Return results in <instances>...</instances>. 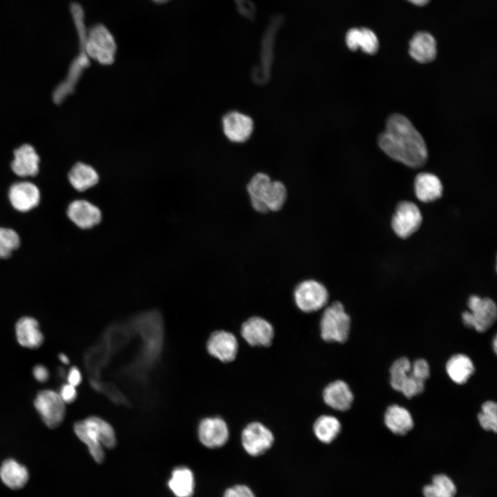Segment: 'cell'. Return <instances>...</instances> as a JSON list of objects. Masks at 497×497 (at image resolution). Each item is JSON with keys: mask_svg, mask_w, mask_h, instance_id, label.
I'll return each instance as SVG.
<instances>
[{"mask_svg": "<svg viewBox=\"0 0 497 497\" xmlns=\"http://www.w3.org/2000/svg\"><path fill=\"white\" fill-rule=\"evenodd\" d=\"M222 127L224 135L231 142L242 143L251 137L253 121L248 115L231 111L223 117Z\"/></svg>", "mask_w": 497, "mask_h": 497, "instance_id": "5bb4252c", "label": "cell"}, {"mask_svg": "<svg viewBox=\"0 0 497 497\" xmlns=\"http://www.w3.org/2000/svg\"><path fill=\"white\" fill-rule=\"evenodd\" d=\"M68 179L77 191H84L97 184L99 175L91 166L79 162L72 167Z\"/></svg>", "mask_w": 497, "mask_h": 497, "instance_id": "484cf974", "label": "cell"}, {"mask_svg": "<svg viewBox=\"0 0 497 497\" xmlns=\"http://www.w3.org/2000/svg\"><path fill=\"white\" fill-rule=\"evenodd\" d=\"M411 368V364L407 358L402 357L393 362L389 373L390 384L394 390L400 391L409 378Z\"/></svg>", "mask_w": 497, "mask_h": 497, "instance_id": "f546056e", "label": "cell"}, {"mask_svg": "<svg viewBox=\"0 0 497 497\" xmlns=\"http://www.w3.org/2000/svg\"><path fill=\"white\" fill-rule=\"evenodd\" d=\"M468 307L469 311H465L462 314L463 323L478 332L486 331L496 320V305L489 298H481L471 295L469 298Z\"/></svg>", "mask_w": 497, "mask_h": 497, "instance_id": "52a82bcc", "label": "cell"}, {"mask_svg": "<svg viewBox=\"0 0 497 497\" xmlns=\"http://www.w3.org/2000/svg\"><path fill=\"white\" fill-rule=\"evenodd\" d=\"M34 405L49 428H55L62 422L66 406L58 393L50 389L41 391L37 393Z\"/></svg>", "mask_w": 497, "mask_h": 497, "instance_id": "9c48e42d", "label": "cell"}, {"mask_svg": "<svg viewBox=\"0 0 497 497\" xmlns=\"http://www.w3.org/2000/svg\"><path fill=\"white\" fill-rule=\"evenodd\" d=\"M416 195L422 202H431L442 195V185L437 176L431 173H421L414 181Z\"/></svg>", "mask_w": 497, "mask_h": 497, "instance_id": "7402d4cb", "label": "cell"}, {"mask_svg": "<svg viewBox=\"0 0 497 497\" xmlns=\"http://www.w3.org/2000/svg\"><path fill=\"white\" fill-rule=\"evenodd\" d=\"M84 50L88 58L103 65L115 61L117 45L110 30L102 23H96L88 28Z\"/></svg>", "mask_w": 497, "mask_h": 497, "instance_id": "8992f818", "label": "cell"}, {"mask_svg": "<svg viewBox=\"0 0 497 497\" xmlns=\"http://www.w3.org/2000/svg\"><path fill=\"white\" fill-rule=\"evenodd\" d=\"M58 393L65 404L72 402L77 396L76 387L69 383L63 384Z\"/></svg>", "mask_w": 497, "mask_h": 497, "instance_id": "e575fe53", "label": "cell"}, {"mask_svg": "<svg viewBox=\"0 0 497 497\" xmlns=\"http://www.w3.org/2000/svg\"><path fill=\"white\" fill-rule=\"evenodd\" d=\"M346 44L351 50H356L358 48L369 55L377 52L379 42L376 34L370 29L351 28L346 35Z\"/></svg>", "mask_w": 497, "mask_h": 497, "instance_id": "603a6c76", "label": "cell"}, {"mask_svg": "<svg viewBox=\"0 0 497 497\" xmlns=\"http://www.w3.org/2000/svg\"><path fill=\"white\" fill-rule=\"evenodd\" d=\"M59 360H60L62 363H64V364H69V362H70V361H69V358H68V356H67L66 354H64V353H59Z\"/></svg>", "mask_w": 497, "mask_h": 497, "instance_id": "74e56055", "label": "cell"}, {"mask_svg": "<svg viewBox=\"0 0 497 497\" xmlns=\"http://www.w3.org/2000/svg\"><path fill=\"white\" fill-rule=\"evenodd\" d=\"M70 220L78 227L88 229L101 220V210L95 204L84 199H77L70 204L67 210Z\"/></svg>", "mask_w": 497, "mask_h": 497, "instance_id": "9a60e30c", "label": "cell"}, {"mask_svg": "<svg viewBox=\"0 0 497 497\" xmlns=\"http://www.w3.org/2000/svg\"><path fill=\"white\" fill-rule=\"evenodd\" d=\"M168 485L176 497H191L195 488L194 475L188 467H176L172 471Z\"/></svg>", "mask_w": 497, "mask_h": 497, "instance_id": "d4e9b609", "label": "cell"}, {"mask_svg": "<svg viewBox=\"0 0 497 497\" xmlns=\"http://www.w3.org/2000/svg\"><path fill=\"white\" fill-rule=\"evenodd\" d=\"M422 217L418 207L413 202H400L392 217L391 226L401 238H407L420 226Z\"/></svg>", "mask_w": 497, "mask_h": 497, "instance_id": "8fae6325", "label": "cell"}, {"mask_svg": "<svg viewBox=\"0 0 497 497\" xmlns=\"http://www.w3.org/2000/svg\"><path fill=\"white\" fill-rule=\"evenodd\" d=\"M481 427L486 431L496 432L497 405L495 402L487 401L482 405L481 411L478 415Z\"/></svg>", "mask_w": 497, "mask_h": 497, "instance_id": "4dcf8cb0", "label": "cell"}, {"mask_svg": "<svg viewBox=\"0 0 497 497\" xmlns=\"http://www.w3.org/2000/svg\"><path fill=\"white\" fill-rule=\"evenodd\" d=\"M384 424L393 433L405 435L413 427V420L409 411L398 405L389 406L384 413Z\"/></svg>", "mask_w": 497, "mask_h": 497, "instance_id": "cb8c5ba5", "label": "cell"}, {"mask_svg": "<svg viewBox=\"0 0 497 497\" xmlns=\"http://www.w3.org/2000/svg\"><path fill=\"white\" fill-rule=\"evenodd\" d=\"M152 1L156 3L162 4V3H167L168 1H169L170 0H152Z\"/></svg>", "mask_w": 497, "mask_h": 497, "instance_id": "60d3db41", "label": "cell"}, {"mask_svg": "<svg viewBox=\"0 0 497 497\" xmlns=\"http://www.w3.org/2000/svg\"><path fill=\"white\" fill-rule=\"evenodd\" d=\"M493 349H494V352L496 353V349H497V339H496V336H495V338H494V340H493Z\"/></svg>", "mask_w": 497, "mask_h": 497, "instance_id": "ab89813d", "label": "cell"}, {"mask_svg": "<svg viewBox=\"0 0 497 497\" xmlns=\"http://www.w3.org/2000/svg\"><path fill=\"white\" fill-rule=\"evenodd\" d=\"M223 497H255V495L248 486L238 484L226 489Z\"/></svg>", "mask_w": 497, "mask_h": 497, "instance_id": "836d02e7", "label": "cell"}, {"mask_svg": "<svg viewBox=\"0 0 497 497\" xmlns=\"http://www.w3.org/2000/svg\"><path fill=\"white\" fill-rule=\"evenodd\" d=\"M411 57L422 64L433 61L436 57V42L434 37L426 32L416 33L409 42Z\"/></svg>", "mask_w": 497, "mask_h": 497, "instance_id": "ffe728a7", "label": "cell"}, {"mask_svg": "<svg viewBox=\"0 0 497 497\" xmlns=\"http://www.w3.org/2000/svg\"><path fill=\"white\" fill-rule=\"evenodd\" d=\"M8 196L12 206L21 212L32 209L38 205L40 199L39 188L29 182L14 184L10 188Z\"/></svg>", "mask_w": 497, "mask_h": 497, "instance_id": "ac0fdd59", "label": "cell"}, {"mask_svg": "<svg viewBox=\"0 0 497 497\" xmlns=\"http://www.w3.org/2000/svg\"><path fill=\"white\" fill-rule=\"evenodd\" d=\"M341 427V423L337 418L324 414L316 418L313 425V431L320 442L330 444L338 437Z\"/></svg>", "mask_w": 497, "mask_h": 497, "instance_id": "83f0119b", "label": "cell"}, {"mask_svg": "<svg viewBox=\"0 0 497 497\" xmlns=\"http://www.w3.org/2000/svg\"><path fill=\"white\" fill-rule=\"evenodd\" d=\"M351 319L343 304L338 300L327 304L320 320L322 339L327 342H345L349 336Z\"/></svg>", "mask_w": 497, "mask_h": 497, "instance_id": "277c9868", "label": "cell"}, {"mask_svg": "<svg viewBox=\"0 0 497 497\" xmlns=\"http://www.w3.org/2000/svg\"><path fill=\"white\" fill-rule=\"evenodd\" d=\"M274 435L264 424L258 421L248 423L241 433V443L244 451L251 456L264 454L274 443Z\"/></svg>", "mask_w": 497, "mask_h": 497, "instance_id": "ba28073f", "label": "cell"}, {"mask_svg": "<svg viewBox=\"0 0 497 497\" xmlns=\"http://www.w3.org/2000/svg\"><path fill=\"white\" fill-rule=\"evenodd\" d=\"M11 163L12 171L18 176H35L39 169V157L30 144H23L14 151Z\"/></svg>", "mask_w": 497, "mask_h": 497, "instance_id": "d6986e66", "label": "cell"}, {"mask_svg": "<svg viewBox=\"0 0 497 497\" xmlns=\"http://www.w3.org/2000/svg\"><path fill=\"white\" fill-rule=\"evenodd\" d=\"M17 340L20 345L26 348H39L43 342L37 321L31 317H23L16 324Z\"/></svg>", "mask_w": 497, "mask_h": 497, "instance_id": "44dd1931", "label": "cell"}, {"mask_svg": "<svg viewBox=\"0 0 497 497\" xmlns=\"http://www.w3.org/2000/svg\"><path fill=\"white\" fill-rule=\"evenodd\" d=\"M68 383L70 384L74 387L78 386L82 380L81 373L78 368L73 367L70 368L68 376Z\"/></svg>", "mask_w": 497, "mask_h": 497, "instance_id": "8d00e7d4", "label": "cell"}, {"mask_svg": "<svg viewBox=\"0 0 497 497\" xmlns=\"http://www.w3.org/2000/svg\"><path fill=\"white\" fill-rule=\"evenodd\" d=\"M446 371L452 381L462 384L473 374L474 366L468 356L464 354H456L447 361Z\"/></svg>", "mask_w": 497, "mask_h": 497, "instance_id": "4316f807", "label": "cell"}, {"mask_svg": "<svg viewBox=\"0 0 497 497\" xmlns=\"http://www.w3.org/2000/svg\"><path fill=\"white\" fill-rule=\"evenodd\" d=\"M198 437L201 443L206 447L211 449L221 447L229 438L228 425L220 417L205 418L199 424Z\"/></svg>", "mask_w": 497, "mask_h": 497, "instance_id": "7c38bea8", "label": "cell"}, {"mask_svg": "<svg viewBox=\"0 0 497 497\" xmlns=\"http://www.w3.org/2000/svg\"><path fill=\"white\" fill-rule=\"evenodd\" d=\"M292 298L294 305L303 313H313L324 309L329 303L330 294L321 282L307 278L293 287Z\"/></svg>", "mask_w": 497, "mask_h": 497, "instance_id": "5b68a950", "label": "cell"}, {"mask_svg": "<svg viewBox=\"0 0 497 497\" xmlns=\"http://www.w3.org/2000/svg\"><path fill=\"white\" fill-rule=\"evenodd\" d=\"M456 489L453 481L447 476H435L432 483L423 488L425 497H454Z\"/></svg>", "mask_w": 497, "mask_h": 497, "instance_id": "f1b7e54d", "label": "cell"}, {"mask_svg": "<svg viewBox=\"0 0 497 497\" xmlns=\"http://www.w3.org/2000/svg\"><path fill=\"white\" fill-rule=\"evenodd\" d=\"M245 188L251 207L260 214L280 211L289 195L287 188L282 182L273 180L262 172L253 175Z\"/></svg>", "mask_w": 497, "mask_h": 497, "instance_id": "7a4b0ae2", "label": "cell"}, {"mask_svg": "<svg viewBox=\"0 0 497 497\" xmlns=\"http://www.w3.org/2000/svg\"><path fill=\"white\" fill-rule=\"evenodd\" d=\"M410 2H411L413 4L418 5V6H423L428 3L429 0H407Z\"/></svg>", "mask_w": 497, "mask_h": 497, "instance_id": "f35d334b", "label": "cell"}, {"mask_svg": "<svg viewBox=\"0 0 497 497\" xmlns=\"http://www.w3.org/2000/svg\"><path fill=\"white\" fill-rule=\"evenodd\" d=\"M240 334L251 347H268L275 336V329L270 321L260 315H251L240 327Z\"/></svg>", "mask_w": 497, "mask_h": 497, "instance_id": "30bf717a", "label": "cell"}, {"mask_svg": "<svg viewBox=\"0 0 497 497\" xmlns=\"http://www.w3.org/2000/svg\"><path fill=\"white\" fill-rule=\"evenodd\" d=\"M206 349L211 355L226 363L236 358L239 344L233 333L219 330L211 333L207 340Z\"/></svg>", "mask_w": 497, "mask_h": 497, "instance_id": "4fadbf2b", "label": "cell"}, {"mask_svg": "<svg viewBox=\"0 0 497 497\" xmlns=\"http://www.w3.org/2000/svg\"><path fill=\"white\" fill-rule=\"evenodd\" d=\"M322 399L331 409L346 411L351 408L354 397L349 384L342 380H337L329 383L324 388Z\"/></svg>", "mask_w": 497, "mask_h": 497, "instance_id": "e0dca14e", "label": "cell"}, {"mask_svg": "<svg viewBox=\"0 0 497 497\" xmlns=\"http://www.w3.org/2000/svg\"><path fill=\"white\" fill-rule=\"evenodd\" d=\"M74 431L78 438L88 447V451L97 463L105 458L103 447L111 449L116 445V436L112 426L97 416H90L77 422Z\"/></svg>", "mask_w": 497, "mask_h": 497, "instance_id": "3957f363", "label": "cell"}, {"mask_svg": "<svg viewBox=\"0 0 497 497\" xmlns=\"http://www.w3.org/2000/svg\"><path fill=\"white\" fill-rule=\"evenodd\" d=\"M381 150L391 159L409 167L419 168L427 162L428 153L420 133L404 115H390L386 128L378 137Z\"/></svg>", "mask_w": 497, "mask_h": 497, "instance_id": "6da1fadb", "label": "cell"}, {"mask_svg": "<svg viewBox=\"0 0 497 497\" xmlns=\"http://www.w3.org/2000/svg\"><path fill=\"white\" fill-rule=\"evenodd\" d=\"M19 243V237L14 230L0 228V258L8 257Z\"/></svg>", "mask_w": 497, "mask_h": 497, "instance_id": "1f68e13d", "label": "cell"}, {"mask_svg": "<svg viewBox=\"0 0 497 497\" xmlns=\"http://www.w3.org/2000/svg\"><path fill=\"white\" fill-rule=\"evenodd\" d=\"M32 372L35 378L40 382H45L49 378V372L47 368L42 364L36 365Z\"/></svg>", "mask_w": 497, "mask_h": 497, "instance_id": "d590c367", "label": "cell"}, {"mask_svg": "<svg viewBox=\"0 0 497 497\" xmlns=\"http://www.w3.org/2000/svg\"><path fill=\"white\" fill-rule=\"evenodd\" d=\"M28 467L13 458L3 460L0 465V481L12 491L25 487L30 480Z\"/></svg>", "mask_w": 497, "mask_h": 497, "instance_id": "2e32d148", "label": "cell"}, {"mask_svg": "<svg viewBox=\"0 0 497 497\" xmlns=\"http://www.w3.org/2000/svg\"><path fill=\"white\" fill-rule=\"evenodd\" d=\"M411 371L416 378L423 382H425L430 375L429 364L424 359L416 360L411 364Z\"/></svg>", "mask_w": 497, "mask_h": 497, "instance_id": "d6a6232c", "label": "cell"}]
</instances>
